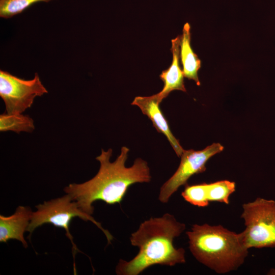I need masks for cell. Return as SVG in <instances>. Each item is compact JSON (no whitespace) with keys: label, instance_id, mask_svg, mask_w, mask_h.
<instances>
[{"label":"cell","instance_id":"6da1fadb","mask_svg":"<svg viewBox=\"0 0 275 275\" xmlns=\"http://www.w3.org/2000/svg\"><path fill=\"white\" fill-rule=\"evenodd\" d=\"M129 151L127 147H122L120 155L111 162L112 149H102L100 155L96 157L100 163L97 174L85 182L69 184L64 191L84 212L91 215L94 212L93 204L96 201L110 205L120 204L130 185L148 183L151 179L148 163L142 158H136L133 165L126 167Z\"/></svg>","mask_w":275,"mask_h":275},{"label":"cell","instance_id":"7a4b0ae2","mask_svg":"<svg viewBox=\"0 0 275 275\" xmlns=\"http://www.w3.org/2000/svg\"><path fill=\"white\" fill-rule=\"evenodd\" d=\"M185 224L166 213L142 223L130 237L131 244L139 249L131 260L120 259L116 267L118 275H138L155 265L175 266L186 262L185 251L176 248L173 241L185 230Z\"/></svg>","mask_w":275,"mask_h":275},{"label":"cell","instance_id":"3957f363","mask_svg":"<svg viewBox=\"0 0 275 275\" xmlns=\"http://www.w3.org/2000/svg\"><path fill=\"white\" fill-rule=\"evenodd\" d=\"M186 234L195 259L218 274L237 270L249 254L241 232L236 233L220 225L194 224Z\"/></svg>","mask_w":275,"mask_h":275},{"label":"cell","instance_id":"277c9868","mask_svg":"<svg viewBox=\"0 0 275 275\" xmlns=\"http://www.w3.org/2000/svg\"><path fill=\"white\" fill-rule=\"evenodd\" d=\"M242 208L245 229L241 233L246 247L275 248V200L258 197Z\"/></svg>","mask_w":275,"mask_h":275},{"label":"cell","instance_id":"5b68a950","mask_svg":"<svg viewBox=\"0 0 275 275\" xmlns=\"http://www.w3.org/2000/svg\"><path fill=\"white\" fill-rule=\"evenodd\" d=\"M37 211L33 212L30 224L26 231L30 233L29 237L38 227L45 224H51L56 227L63 228L66 236L72 244V250H74L73 256L76 251H79L73 241L69 228L72 219L78 217L84 221H89L100 229L105 235L108 243H111L113 236L104 229L101 224L97 222L92 215L84 212L79 207L77 202L67 194L61 198L45 201L43 204L36 206Z\"/></svg>","mask_w":275,"mask_h":275},{"label":"cell","instance_id":"8992f818","mask_svg":"<svg viewBox=\"0 0 275 275\" xmlns=\"http://www.w3.org/2000/svg\"><path fill=\"white\" fill-rule=\"evenodd\" d=\"M47 93L37 73L32 79L25 80L0 70V96L7 114L23 113L32 106L37 97Z\"/></svg>","mask_w":275,"mask_h":275},{"label":"cell","instance_id":"52a82bcc","mask_svg":"<svg viewBox=\"0 0 275 275\" xmlns=\"http://www.w3.org/2000/svg\"><path fill=\"white\" fill-rule=\"evenodd\" d=\"M224 147L219 143H213L205 149L195 151L184 150L180 164L174 174L161 186L158 199L162 203L169 202L172 196L193 175L205 171L206 163L213 155L223 151Z\"/></svg>","mask_w":275,"mask_h":275},{"label":"cell","instance_id":"ba28073f","mask_svg":"<svg viewBox=\"0 0 275 275\" xmlns=\"http://www.w3.org/2000/svg\"><path fill=\"white\" fill-rule=\"evenodd\" d=\"M235 183L227 180L210 183L186 184L181 196L188 203L199 207H207L211 202L229 204L230 197L235 192Z\"/></svg>","mask_w":275,"mask_h":275},{"label":"cell","instance_id":"9c48e42d","mask_svg":"<svg viewBox=\"0 0 275 275\" xmlns=\"http://www.w3.org/2000/svg\"><path fill=\"white\" fill-rule=\"evenodd\" d=\"M162 101L157 93L150 96H136L131 104L138 106L143 114L148 116L157 131L166 136L176 154L179 157L184 150L172 134L168 121L159 107Z\"/></svg>","mask_w":275,"mask_h":275},{"label":"cell","instance_id":"30bf717a","mask_svg":"<svg viewBox=\"0 0 275 275\" xmlns=\"http://www.w3.org/2000/svg\"><path fill=\"white\" fill-rule=\"evenodd\" d=\"M32 211L28 207L18 206L15 213L9 216L0 215V241L6 242L13 239L20 241L28 247L23 234L30 222Z\"/></svg>","mask_w":275,"mask_h":275},{"label":"cell","instance_id":"8fae6325","mask_svg":"<svg viewBox=\"0 0 275 275\" xmlns=\"http://www.w3.org/2000/svg\"><path fill=\"white\" fill-rule=\"evenodd\" d=\"M171 48L173 60L170 66L162 71L159 75L164 86L162 90L158 94L163 100L173 90L186 92L184 83V74L180 66L181 36H178L171 41Z\"/></svg>","mask_w":275,"mask_h":275},{"label":"cell","instance_id":"7c38bea8","mask_svg":"<svg viewBox=\"0 0 275 275\" xmlns=\"http://www.w3.org/2000/svg\"><path fill=\"white\" fill-rule=\"evenodd\" d=\"M190 40V26L186 22L181 36L180 56L183 72L185 77L194 80L197 85L200 86L198 72L201 67V61L191 48Z\"/></svg>","mask_w":275,"mask_h":275},{"label":"cell","instance_id":"4fadbf2b","mask_svg":"<svg viewBox=\"0 0 275 275\" xmlns=\"http://www.w3.org/2000/svg\"><path fill=\"white\" fill-rule=\"evenodd\" d=\"M35 128L33 119L22 113L9 114L6 113L0 115V131H14L17 133L32 132Z\"/></svg>","mask_w":275,"mask_h":275},{"label":"cell","instance_id":"5bb4252c","mask_svg":"<svg viewBox=\"0 0 275 275\" xmlns=\"http://www.w3.org/2000/svg\"><path fill=\"white\" fill-rule=\"evenodd\" d=\"M54 0H0V17L11 18L19 14L34 4Z\"/></svg>","mask_w":275,"mask_h":275},{"label":"cell","instance_id":"9a60e30c","mask_svg":"<svg viewBox=\"0 0 275 275\" xmlns=\"http://www.w3.org/2000/svg\"><path fill=\"white\" fill-rule=\"evenodd\" d=\"M267 274L275 275V268H271L267 272Z\"/></svg>","mask_w":275,"mask_h":275}]
</instances>
